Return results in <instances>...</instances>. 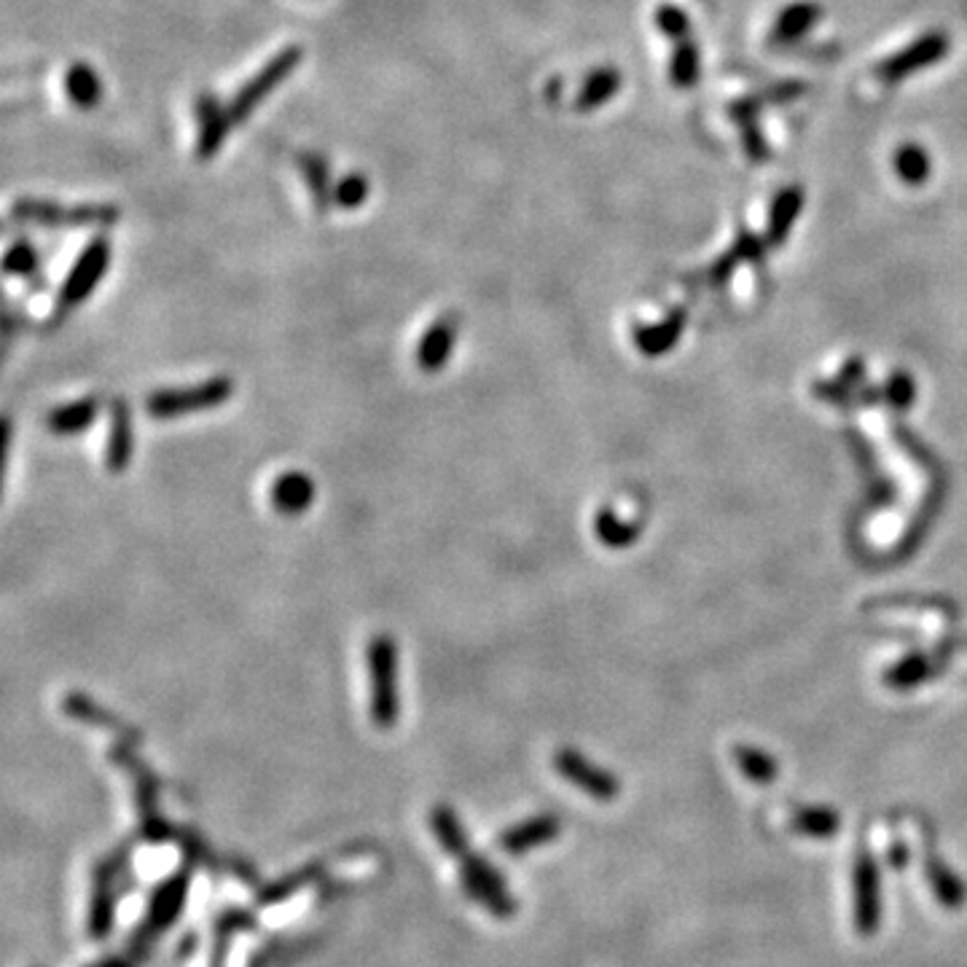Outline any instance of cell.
<instances>
[{
  "instance_id": "obj_25",
  "label": "cell",
  "mask_w": 967,
  "mask_h": 967,
  "mask_svg": "<svg viewBox=\"0 0 967 967\" xmlns=\"http://www.w3.org/2000/svg\"><path fill=\"white\" fill-rule=\"evenodd\" d=\"M38 266V253L30 243H16L9 253L3 256L0 261V269L5 274H16V277H25V274H33Z\"/></svg>"
},
{
  "instance_id": "obj_21",
  "label": "cell",
  "mask_w": 967,
  "mask_h": 967,
  "mask_svg": "<svg viewBox=\"0 0 967 967\" xmlns=\"http://www.w3.org/2000/svg\"><path fill=\"white\" fill-rule=\"evenodd\" d=\"M301 164V173H305V181L312 191V199L318 208H325L328 199H334V191H331V181H328V164H325L323 157L318 153H305L299 159Z\"/></svg>"
},
{
  "instance_id": "obj_19",
  "label": "cell",
  "mask_w": 967,
  "mask_h": 967,
  "mask_svg": "<svg viewBox=\"0 0 967 967\" xmlns=\"http://www.w3.org/2000/svg\"><path fill=\"white\" fill-rule=\"evenodd\" d=\"M927 877H930L932 892H935V895H938L941 906H946V908H959V906H963L965 895H967L965 884L957 877H954V873L949 871V868L943 866V863H938L935 857H932V860L927 863Z\"/></svg>"
},
{
  "instance_id": "obj_23",
  "label": "cell",
  "mask_w": 967,
  "mask_h": 967,
  "mask_svg": "<svg viewBox=\"0 0 967 967\" xmlns=\"http://www.w3.org/2000/svg\"><path fill=\"white\" fill-rule=\"evenodd\" d=\"M696 76H699V54H696L691 38H683V41H678L672 57V82L680 89H685L696 82Z\"/></svg>"
},
{
  "instance_id": "obj_28",
  "label": "cell",
  "mask_w": 967,
  "mask_h": 967,
  "mask_svg": "<svg viewBox=\"0 0 967 967\" xmlns=\"http://www.w3.org/2000/svg\"><path fill=\"white\" fill-rule=\"evenodd\" d=\"M597 535L599 541L608 543V546H623V543L632 541L634 532L621 524L610 511H599L597 513Z\"/></svg>"
},
{
  "instance_id": "obj_6",
  "label": "cell",
  "mask_w": 967,
  "mask_h": 967,
  "mask_svg": "<svg viewBox=\"0 0 967 967\" xmlns=\"http://www.w3.org/2000/svg\"><path fill=\"white\" fill-rule=\"evenodd\" d=\"M462 866V887L471 897H476L484 908H489L497 917H511L517 912V903L503 887V877L492 866H486L484 857L466 855Z\"/></svg>"
},
{
  "instance_id": "obj_17",
  "label": "cell",
  "mask_w": 967,
  "mask_h": 967,
  "mask_svg": "<svg viewBox=\"0 0 967 967\" xmlns=\"http://www.w3.org/2000/svg\"><path fill=\"white\" fill-rule=\"evenodd\" d=\"M97 417V400L95 398H84L76 400V404H67L60 406L49 414V427L57 433V436H76L82 433L84 427H89Z\"/></svg>"
},
{
  "instance_id": "obj_4",
  "label": "cell",
  "mask_w": 967,
  "mask_h": 967,
  "mask_svg": "<svg viewBox=\"0 0 967 967\" xmlns=\"http://www.w3.org/2000/svg\"><path fill=\"white\" fill-rule=\"evenodd\" d=\"M11 213L16 221L41 223V226H106V223L116 221L119 210L111 204L62 208L57 202H41V199H20Z\"/></svg>"
},
{
  "instance_id": "obj_30",
  "label": "cell",
  "mask_w": 967,
  "mask_h": 967,
  "mask_svg": "<svg viewBox=\"0 0 967 967\" xmlns=\"http://www.w3.org/2000/svg\"><path fill=\"white\" fill-rule=\"evenodd\" d=\"M9 444H11V422L0 417V489H3L5 462H9Z\"/></svg>"
},
{
  "instance_id": "obj_7",
  "label": "cell",
  "mask_w": 967,
  "mask_h": 967,
  "mask_svg": "<svg viewBox=\"0 0 967 967\" xmlns=\"http://www.w3.org/2000/svg\"><path fill=\"white\" fill-rule=\"evenodd\" d=\"M855 930L860 935H873L879 930L881 919V897H879V871L871 852L860 850L855 860Z\"/></svg>"
},
{
  "instance_id": "obj_13",
  "label": "cell",
  "mask_w": 967,
  "mask_h": 967,
  "mask_svg": "<svg viewBox=\"0 0 967 967\" xmlns=\"http://www.w3.org/2000/svg\"><path fill=\"white\" fill-rule=\"evenodd\" d=\"M559 831H562V822H559L554 815L532 817L528 822H519V826L508 828V831L500 835V846L506 852H511V855H519V852H528L535 850V846L548 844V841L557 839Z\"/></svg>"
},
{
  "instance_id": "obj_10",
  "label": "cell",
  "mask_w": 967,
  "mask_h": 967,
  "mask_svg": "<svg viewBox=\"0 0 967 967\" xmlns=\"http://www.w3.org/2000/svg\"><path fill=\"white\" fill-rule=\"evenodd\" d=\"M197 124H199V135H197V157L202 162L213 159L215 153L221 151L223 140H226L228 129L234 127L232 119H228V111L219 102L213 100L210 95H202L197 100Z\"/></svg>"
},
{
  "instance_id": "obj_27",
  "label": "cell",
  "mask_w": 967,
  "mask_h": 967,
  "mask_svg": "<svg viewBox=\"0 0 967 967\" xmlns=\"http://www.w3.org/2000/svg\"><path fill=\"white\" fill-rule=\"evenodd\" d=\"M656 25L664 36L674 38V41H683L689 36V16L678 9V5H661L656 11Z\"/></svg>"
},
{
  "instance_id": "obj_12",
  "label": "cell",
  "mask_w": 967,
  "mask_h": 967,
  "mask_svg": "<svg viewBox=\"0 0 967 967\" xmlns=\"http://www.w3.org/2000/svg\"><path fill=\"white\" fill-rule=\"evenodd\" d=\"M949 51V41L943 36H927L922 41H917L912 49H906L903 54L892 57L884 67L879 71L881 78L887 82H897L903 76H912L914 71H922V67L932 65L935 60H941Z\"/></svg>"
},
{
  "instance_id": "obj_3",
  "label": "cell",
  "mask_w": 967,
  "mask_h": 967,
  "mask_svg": "<svg viewBox=\"0 0 967 967\" xmlns=\"http://www.w3.org/2000/svg\"><path fill=\"white\" fill-rule=\"evenodd\" d=\"M234 385L226 376L219 380H208L197 387H186V390H159L146 400L148 414L157 417V420H175V417L194 414V411H208L215 406L226 404L232 398Z\"/></svg>"
},
{
  "instance_id": "obj_26",
  "label": "cell",
  "mask_w": 967,
  "mask_h": 967,
  "mask_svg": "<svg viewBox=\"0 0 967 967\" xmlns=\"http://www.w3.org/2000/svg\"><path fill=\"white\" fill-rule=\"evenodd\" d=\"M365 197H369V181H365L363 175H347L345 181L334 188V202L347 210L360 208V204L365 202Z\"/></svg>"
},
{
  "instance_id": "obj_1",
  "label": "cell",
  "mask_w": 967,
  "mask_h": 967,
  "mask_svg": "<svg viewBox=\"0 0 967 967\" xmlns=\"http://www.w3.org/2000/svg\"><path fill=\"white\" fill-rule=\"evenodd\" d=\"M371 678V720L380 729H390L398 720V648L390 634H376L365 650Z\"/></svg>"
},
{
  "instance_id": "obj_15",
  "label": "cell",
  "mask_w": 967,
  "mask_h": 967,
  "mask_svg": "<svg viewBox=\"0 0 967 967\" xmlns=\"http://www.w3.org/2000/svg\"><path fill=\"white\" fill-rule=\"evenodd\" d=\"M65 91L73 106H78L82 111H91L102 100V82L95 67L87 65V62H73L65 73Z\"/></svg>"
},
{
  "instance_id": "obj_18",
  "label": "cell",
  "mask_w": 967,
  "mask_h": 967,
  "mask_svg": "<svg viewBox=\"0 0 967 967\" xmlns=\"http://www.w3.org/2000/svg\"><path fill=\"white\" fill-rule=\"evenodd\" d=\"M186 873H181V877H175V879H170L168 884L162 887V890L157 892V897H153V908H151V919H148V927L146 930H164V927H168L170 922H173V919L177 917V912H181L183 908V897H186Z\"/></svg>"
},
{
  "instance_id": "obj_2",
  "label": "cell",
  "mask_w": 967,
  "mask_h": 967,
  "mask_svg": "<svg viewBox=\"0 0 967 967\" xmlns=\"http://www.w3.org/2000/svg\"><path fill=\"white\" fill-rule=\"evenodd\" d=\"M301 60H305V49H299V46H285L283 51H277V54H274L272 60H269L266 65L232 97V102L226 106L232 124L248 122V119L253 116L256 108H259L261 102H264L266 97L296 71V67H299Z\"/></svg>"
},
{
  "instance_id": "obj_20",
  "label": "cell",
  "mask_w": 967,
  "mask_h": 967,
  "mask_svg": "<svg viewBox=\"0 0 967 967\" xmlns=\"http://www.w3.org/2000/svg\"><path fill=\"white\" fill-rule=\"evenodd\" d=\"M431 826L438 835L441 846H444L449 855H462V857L468 855L466 831H462V826H460V820H457L455 811L446 809V806H438V809H433Z\"/></svg>"
},
{
  "instance_id": "obj_5",
  "label": "cell",
  "mask_w": 967,
  "mask_h": 967,
  "mask_svg": "<svg viewBox=\"0 0 967 967\" xmlns=\"http://www.w3.org/2000/svg\"><path fill=\"white\" fill-rule=\"evenodd\" d=\"M108 266H111V243L106 237L91 239L84 253L78 256L76 264H73L65 285H62L60 312H71V309L84 305L95 294Z\"/></svg>"
},
{
  "instance_id": "obj_16",
  "label": "cell",
  "mask_w": 967,
  "mask_h": 967,
  "mask_svg": "<svg viewBox=\"0 0 967 967\" xmlns=\"http://www.w3.org/2000/svg\"><path fill=\"white\" fill-rule=\"evenodd\" d=\"M618 89H621V73L616 67H599V71H594L583 82V87L575 97V108L578 111H594V108L613 100Z\"/></svg>"
},
{
  "instance_id": "obj_9",
  "label": "cell",
  "mask_w": 967,
  "mask_h": 967,
  "mask_svg": "<svg viewBox=\"0 0 967 967\" xmlns=\"http://www.w3.org/2000/svg\"><path fill=\"white\" fill-rule=\"evenodd\" d=\"M457 331H460V323H457L455 314H444L422 334L420 347H417V363L425 374H436V371L444 369L449 355L455 352Z\"/></svg>"
},
{
  "instance_id": "obj_29",
  "label": "cell",
  "mask_w": 967,
  "mask_h": 967,
  "mask_svg": "<svg viewBox=\"0 0 967 967\" xmlns=\"http://www.w3.org/2000/svg\"><path fill=\"white\" fill-rule=\"evenodd\" d=\"M795 828L809 835H831L839 828V820L831 811H801L795 817Z\"/></svg>"
},
{
  "instance_id": "obj_8",
  "label": "cell",
  "mask_w": 967,
  "mask_h": 967,
  "mask_svg": "<svg viewBox=\"0 0 967 967\" xmlns=\"http://www.w3.org/2000/svg\"><path fill=\"white\" fill-rule=\"evenodd\" d=\"M554 769H557L565 780L572 782V785L581 788V791H586L588 795H592V798H597V801H613L616 798L618 782L613 780V777H610L608 771L597 769L594 764H588V760L583 758L581 753H575V749H570V747L557 749V755H554Z\"/></svg>"
},
{
  "instance_id": "obj_14",
  "label": "cell",
  "mask_w": 967,
  "mask_h": 967,
  "mask_svg": "<svg viewBox=\"0 0 967 967\" xmlns=\"http://www.w3.org/2000/svg\"><path fill=\"white\" fill-rule=\"evenodd\" d=\"M129 462H133V414H129V406L124 400H113L106 466L113 473H122Z\"/></svg>"
},
{
  "instance_id": "obj_24",
  "label": "cell",
  "mask_w": 967,
  "mask_h": 967,
  "mask_svg": "<svg viewBox=\"0 0 967 967\" xmlns=\"http://www.w3.org/2000/svg\"><path fill=\"white\" fill-rule=\"evenodd\" d=\"M895 170L906 183H922L930 175V159L922 148L903 146L895 157Z\"/></svg>"
},
{
  "instance_id": "obj_11",
  "label": "cell",
  "mask_w": 967,
  "mask_h": 967,
  "mask_svg": "<svg viewBox=\"0 0 967 967\" xmlns=\"http://www.w3.org/2000/svg\"><path fill=\"white\" fill-rule=\"evenodd\" d=\"M269 500H272L274 511L285 513V517H299L314 503V482L301 471L283 473L274 479Z\"/></svg>"
},
{
  "instance_id": "obj_22",
  "label": "cell",
  "mask_w": 967,
  "mask_h": 967,
  "mask_svg": "<svg viewBox=\"0 0 967 967\" xmlns=\"http://www.w3.org/2000/svg\"><path fill=\"white\" fill-rule=\"evenodd\" d=\"M817 16H820V9H817V5H811V3L791 5V9L780 16L777 38H780V41H793V38L804 36V33L815 25Z\"/></svg>"
}]
</instances>
